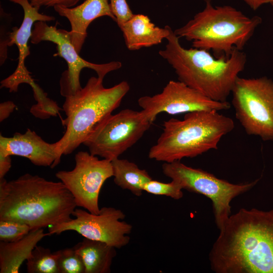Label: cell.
<instances>
[{
  "instance_id": "7",
  "label": "cell",
  "mask_w": 273,
  "mask_h": 273,
  "mask_svg": "<svg viewBox=\"0 0 273 273\" xmlns=\"http://www.w3.org/2000/svg\"><path fill=\"white\" fill-rule=\"evenodd\" d=\"M162 171L183 190L203 195L211 200L215 222L219 230L222 229L231 215L232 200L250 190L259 180L233 184L201 169L188 166L180 161L164 162Z\"/></svg>"
},
{
  "instance_id": "14",
  "label": "cell",
  "mask_w": 273,
  "mask_h": 273,
  "mask_svg": "<svg viewBox=\"0 0 273 273\" xmlns=\"http://www.w3.org/2000/svg\"><path fill=\"white\" fill-rule=\"evenodd\" d=\"M21 6L24 12L23 21L19 27L12 28L9 37V47L15 44L18 50V63L14 72L1 82V87L8 88L10 93L17 92L22 83L31 84L34 82L27 70L25 60L30 52L28 42L31 38L34 24L37 21L49 22L55 18L39 12V9L33 6L29 0H8Z\"/></svg>"
},
{
  "instance_id": "26",
  "label": "cell",
  "mask_w": 273,
  "mask_h": 273,
  "mask_svg": "<svg viewBox=\"0 0 273 273\" xmlns=\"http://www.w3.org/2000/svg\"><path fill=\"white\" fill-rule=\"evenodd\" d=\"M12 18L11 15L4 12L1 9V27H0V64L2 65L8 58V48L9 47V37L12 31L11 28Z\"/></svg>"
},
{
  "instance_id": "9",
  "label": "cell",
  "mask_w": 273,
  "mask_h": 273,
  "mask_svg": "<svg viewBox=\"0 0 273 273\" xmlns=\"http://www.w3.org/2000/svg\"><path fill=\"white\" fill-rule=\"evenodd\" d=\"M152 124L142 110L123 109L101 120L83 144L92 155L112 161L134 145Z\"/></svg>"
},
{
  "instance_id": "18",
  "label": "cell",
  "mask_w": 273,
  "mask_h": 273,
  "mask_svg": "<svg viewBox=\"0 0 273 273\" xmlns=\"http://www.w3.org/2000/svg\"><path fill=\"white\" fill-rule=\"evenodd\" d=\"M50 236L43 228L31 230L24 237L15 242L0 243V272L19 273L23 263L31 255L37 243Z\"/></svg>"
},
{
  "instance_id": "28",
  "label": "cell",
  "mask_w": 273,
  "mask_h": 273,
  "mask_svg": "<svg viewBox=\"0 0 273 273\" xmlns=\"http://www.w3.org/2000/svg\"><path fill=\"white\" fill-rule=\"evenodd\" d=\"M80 0H29L30 3L39 9L41 7H54L56 6L71 8Z\"/></svg>"
},
{
  "instance_id": "3",
  "label": "cell",
  "mask_w": 273,
  "mask_h": 273,
  "mask_svg": "<svg viewBox=\"0 0 273 273\" xmlns=\"http://www.w3.org/2000/svg\"><path fill=\"white\" fill-rule=\"evenodd\" d=\"M166 39L159 54L173 68L178 80L213 100L227 101L246 63L242 50L236 49L229 58H217L205 50L184 48L171 28Z\"/></svg>"
},
{
  "instance_id": "27",
  "label": "cell",
  "mask_w": 273,
  "mask_h": 273,
  "mask_svg": "<svg viewBox=\"0 0 273 273\" xmlns=\"http://www.w3.org/2000/svg\"><path fill=\"white\" fill-rule=\"evenodd\" d=\"M109 3L116 18V22L120 28L133 14L126 0H109Z\"/></svg>"
},
{
  "instance_id": "29",
  "label": "cell",
  "mask_w": 273,
  "mask_h": 273,
  "mask_svg": "<svg viewBox=\"0 0 273 273\" xmlns=\"http://www.w3.org/2000/svg\"><path fill=\"white\" fill-rule=\"evenodd\" d=\"M16 105L11 101H7L0 104V121L2 122L7 118L13 112Z\"/></svg>"
},
{
  "instance_id": "19",
  "label": "cell",
  "mask_w": 273,
  "mask_h": 273,
  "mask_svg": "<svg viewBox=\"0 0 273 273\" xmlns=\"http://www.w3.org/2000/svg\"><path fill=\"white\" fill-rule=\"evenodd\" d=\"M80 256L85 267L84 273H109L115 248L106 243L84 239L74 246Z\"/></svg>"
},
{
  "instance_id": "4",
  "label": "cell",
  "mask_w": 273,
  "mask_h": 273,
  "mask_svg": "<svg viewBox=\"0 0 273 273\" xmlns=\"http://www.w3.org/2000/svg\"><path fill=\"white\" fill-rule=\"evenodd\" d=\"M162 125V132L148 157L167 163L217 149L221 138L235 127L231 118L214 110L189 112L183 119L172 118Z\"/></svg>"
},
{
  "instance_id": "31",
  "label": "cell",
  "mask_w": 273,
  "mask_h": 273,
  "mask_svg": "<svg viewBox=\"0 0 273 273\" xmlns=\"http://www.w3.org/2000/svg\"><path fill=\"white\" fill-rule=\"evenodd\" d=\"M245 2L252 10H256L262 5L270 4L272 0H242Z\"/></svg>"
},
{
  "instance_id": "23",
  "label": "cell",
  "mask_w": 273,
  "mask_h": 273,
  "mask_svg": "<svg viewBox=\"0 0 273 273\" xmlns=\"http://www.w3.org/2000/svg\"><path fill=\"white\" fill-rule=\"evenodd\" d=\"M59 273H84L85 267L80 256L74 247L56 251Z\"/></svg>"
},
{
  "instance_id": "15",
  "label": "cell",
  "mask_w": 273,
  "mask_h": 273,
  "mask_svg": "<svg viewBox=\"0 0 273 273\" xmlns=\"http://www.w3.org/2000/svg\"><path fill=\"white\" fill-rule=\"evenodd\" d=\"M0 154L25 157L36 166L52 168L59 164L63 155L59 140L49 143L29 128L24 133H15L12 137L1 134Z\"/></svg>"
},
{
  "instance_id": "11",
  "label": "cell",
  "mask_w": 273,
  "mask_h": 273,
  "mask_svg": "<svg viewBox=\"0 0 273 273\" xmlns=\"http://www.w3.org/2000/svg\"><path fill=\"white\" fill-rule=\"evenodd\" d=\"M46 22L37 21L34 24L30 41L32 44H37L48 41L56 44L57 52L54 56L64 59L68 66V69L63 74L60 82V92L63 96L74 93L82 88L80 74L84 68L93 70L98 78L104 80L108 73L121 67L122 64L118 61L97 64L83 59L72 44L69 31L58 29L56 26H49Z\"/></svg>"
},
{
  "instance_id": "24",
  "label": "cell",
  "mask_w": 273,
  "mask_h": 273,
  "mask_svg": "<svg viewBox=\"0 0 273 273\" xmlns=\"http://www.w3.org/2000/svg\"><path fill=\"white\" fill-rule=\"evenodd\" d=\"M144 191L155 195H162L178 200L183 197V189L175 181L163 183L151 179L145 184Z\"/></svg>"
},
{
  "instance_id": "25",
  "label": "cell",
  "mask_w": 273,
  "mask_h": 273,
  "mask_svg": "<svg viewBox=\"0 0 273 273\" xmlns=\"http://www.w3.org/2000/svg\"><path fill=\"white\" fill-rule=\"evenodd\" d=\"M27 224L12 220H0L1 241L12 242L21 239L31 231Z\"/></svg>"
},
{
  "instance_id": "17",
  "label": "cell",
  "mask_w": 273,
  "mask_h": 273,
  "mask_svg": "<svg viewBox=\"0 0 273 273\" xmlns=\"http://www.w3.org/2000/svg\"><path fill=\"white\" fill-rule=\"evenodd\" d=\"M123 33L127 48L136 51L162 42L170 33L171 27L161 28L152 23L148 16L134 14L120 28Z\"/></svg>"
},
{
  "instance_id": "8",
  "label": "cell",
  "mask_w": 273,
  "mask_h": 273,
  "mask_svg": "<svg viewBox=\"0 0 273 273\" xmlns=\"http://www.w3.org/2000/svg\"><path fill=\"white\" fill-rule=\"evenodd\" d=\"M231 93L236 117L246 133L273 141V80L238 77Z\"/></svg>"
},
{
  "instance_id": "13",
  "label": "cell",
  "mask_w": 273,
  "mask_h": 273,
  "mask_svg": "<svg viewBox=\"0 0 273 273\" xmlns=\"http://www.w3.org/2000/svg\"><path fill=\"white\" fill-rule=\"evenodd\" d=\"M138 104L152 123L161 113L176 115L197 111H219L231 107L228 101L213 100L179 80H170L160 93L140 97Z\"/></svg>"
},
{
  "instance_id": "20",
  "label": "cell",
  "mask_w": 273,
  "mask_h": 273,
  "mask_svg": "<svg viewBox=\"0 0 273 273\" xmlns=\"http://www.w3.org/2000/svg\"><path fill=\"white\" fill-rule=\"evenodd\" d=\"M111 162L114 183L121 189L129 191L134 195L141 196L145 184L152 179L149 173L126 159L118 158Z\"/></svg>"
},
{
  "instance_id": "10",
  "label": "cell",
  "mask_w": 273,
  "mask_h": 273,
  "mask_svg": "<svg viewBox=\"0 0 273 273\" xmlns=\"http://www.w3.org/2000/svg\"><path fill=\"white\" fill-rule=\"evenodd\" d=\"M72 215L74 218L50 226V235L67 231H74L88 239L101 241L120 249L129 242L128 236L132 226L123 219L125 214L120 209L112 207L100 208L98 214L76 208Z\"/></svg>"
},
{
  "instance_id": "2",
  "label": "cell",
  "mask_w": 273,
  "mask_h": 273,
  "mask_svg": "<svg viewBox=\"0 0 273 273\" xmlns=\"http://www.w3.org/2000/svg\"><path fill=\"white\" fill-rule=\"evenodd\" d=\"M77 205L61 181L25 173L16 179H0V220L27 224L31 230L70 220Z\"/></svg>"
},
{
  "instance_id": "21",
  "label": "cell",
  "mask_w": 273,
  "mask_h": 273,
  "mask_svg": "<svg viewBox=\"0 0 273 273\" xmlns=\"http://www.w3.org/2000/svg\"><path fill=\"white\" fill-rule=\"evenodd\" d=\"M26 260L28 273H59L58 254L49 248L36 245Z\"/></svg>"
},
{
  "instance_id": "6",
  "label": "cell",
  "mask_w": 273,
  "mask_h": 273,
  "mask_svg": "<svg viewBox=\"0 0 273 273\" xmlns=\"http://www.w3.org/2000/svg\"><path fill=\"white\" fill-rule=\"evenodd\" d=\"M103 82L91 77L83 87L65 97L63 110L66 117L62 124L66 130L59 140L63 155L72 153L83 144L95 126L120 105L130 89L125 81L109 88Z\"/></svg>"
},
{
  "instance_id": "32",
  "label": "cell",
  "mask_w": 273,
  "mask_h": 273,
  "mask_svg": "<svg viewBox=\"0 0 273 273\" xmlns=\"http://www.w3.org/2000/svg\"><path fill=\"white\" fill-rule=\"evenodd\" d=\"M270 4L272 5V6L273 7V0H272L271 2L270 3Z\"/></svg>"
},
{
  "instance_id": "12",
  "label": "cell",
  "mask_w": 273,
  "mask_h": 273,
  "mask_svg": "<svg viewBox=\"0 0 273 273\" xmlns=\"http://www.w3.org/2000/svg\"><path fill=\"white\" fill-rule=\"evenodd\" d=\"M75 166L69 171L61 170L55 175L73 196L77 206L93 214L99 213V197L105 181L113 176L111 162L100 160L85 151L75 155Z\"/></svg>"
},
{
  "instance_id": "22",
  "label": "cell",
  "mask_w": 273,
  "mask_h": 273,
  "mask_svg": "<svg viewBox=\"0 0 273 273\" xmlns=\"http://www.w3.org/2000/svg\"><path fill=\"white\" fill-rule=\"evenodd\" d=\"M33 91L34 97L37 102L31 109V112L36 117L47 118L56 116L61 110L57 103L47 97V94L34 82L30 85Z\"/></svg>"
},
{
  "instance_id": "30",
  "label": "cell",
  "mask_w": 273,
  "mask_h": 273,
  "mask_svg": "<svg viewBox=\"0 0 273 273\" xmlns=\"http://www.w3.org/2000/svg\"><path fill=\"white\" fill-rule=\"evenodd\" d=\"M11 167V156L0 154V179L4 178Z\"/></svg>"
},
{
  "instance_id": "16",
  "label": "cell",
  "mask_w": 273,
  "mask_h": 273,
  "mask_svg": "<svg viewBox=\"0 0 273 273\" xmlns=\"http://www.w3.org/2000/svg\"><path fill=\"white\" fill-rule=\"evenodd\" d=\"M53 8L60 16L65 17L70 22V39L78 53L87 37L88 27L94 20L101 17L108 16L116 22L109 0H85L73 7L56 6Z\"/></svg>"
},
{
  "instance_id": "5",
  "label": "cell",
  "mask_w": 273,
  "mask_h": 273,
  "mask_svg": "<svg viewBox=\"0 0 273 273\" xmlns=\"http://www.w3.org/2000/svg\"><path fill=\"white\" fill-rule=\"evenodd\" d=\"M204 8L185 25L174 31L194 48L212 51L216 58H228L237 49L242 50L261 24L258 16L249 17L228 5L214 6L204 0Z\"/></svg>"
},
{
  "instance_id": "1",
  "label": "cell",
  "mask_w": 273,
  "mask_h": 273,
  "mask_svg": "<svg viewBox=\"0 0 273 273\" xmlns=\"http://www.w3.org/2000/svg\"><path fill=\"white\" fill-rule=\"evenodd\" d=\"M209 254L216 273H273V209L231 214Z\"/></svg>"
}]
</instances>
